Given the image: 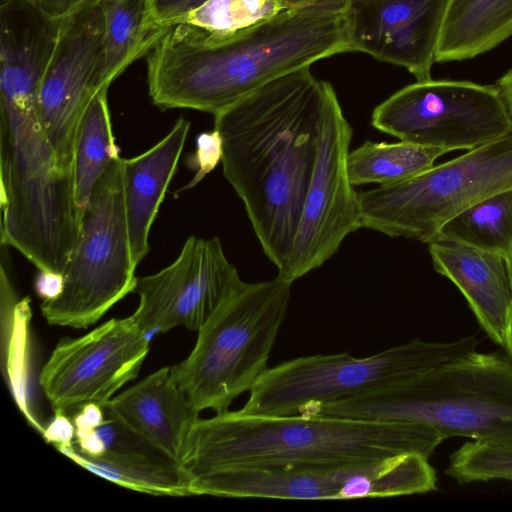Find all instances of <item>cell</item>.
I'll return each instance as SVG.
<instances>
[{
	"instance_id": "cell-1",
	"label": "cell",
	"mask_w": 512,
	"mask_h": 512,
	"mask_svg": "<svg viewBox=\"0 0 512 512\" xmlns=\"http://www.w3.org/2000/svg\"><path fill=\"white\" fill-rule=\"evenodd\" d=\"M330 86L305 67L214 115V129L222 140L223 174L278 272L287 263L299 226Z\"/></svg>"
},
{
	"instance_id": "cell-2",
	"label": "cell",
	"mask_w": 512,
	"mask_h": 512,
	"mask_svg": "<svg viewBox=\"0 0 512 512\" xmlns=\"http://www.w3.org/2000/svg\"><path fill=\"white\" fill-rule=\"evenodd\" d=\"M347 0H318L225 38L178 23L147 54L152 103L218 114L266 83L349 52Z\"/></svg>"
},
{
	"instance_id": "cell-3",
	"label": "cell",
	"mask_w": 512,
	"mask_h": 512,
	"mask_svg": "<svg viewBox=\"0 0 512 512\" xmlns=\"http://www.w3.org/2000/svg\"><path fill=\"white\" fill-rule=\"evenodd\" d=\"M446 438L418 423L241 410L200 417L181 460L190 477L247 466L378 460L406 453L429 458Z\"/></svg>"
},
{
	"instance_id": "cell-4",
	"label": "cell",
	"mask_w": 512,
	"mask_h": 512,
	"mask_svg": "<svg viewBox=\"0 0 512 512\" xmlns=\"http://www.w3.org/2000/svg\"><path fill=\"white\" fill-rule=\"evenodd\" d=\"M303 414L401 421L446 439L512 441V363L500 353L471 352L398 385L315 405Z\"/></svg>"
},
{
	"instance_id": "cell-5",
	"label": "cell",
	"mask_w": 512,
	"mask_h": 512,
	"mask_svg": "<svg viewBox=\"0 0 512 512\" xmlns=\"http://www.w3.org/2000/svg\"><path fill=\"white\" fill-rule=\"evenodd\" d=\"M1 244L38 270L62 273L76 244L82 208L73 173L62 170L36 102L0 101Z\"/></svg>"
},
{
	"instance_id": "cell-6",
	"label": "cell",
	"mask_w": 512,
	"mask_h": 512,
	"mask_svg": "<svg viewBox=\"0 0 512 512\" xmlns=\"http://www.w3.org/2000/svg\"><path fill=\"white\" fill-rule=\"evenodd\" d=\"M291 287L279 275L268 281L244 282L198 330L189 356L171 369L199 413L228 410L267 370Z\"/></svg>"
},
{
	"instance_id": "cell-7",
	"label": "cell",
	"mask_w": 512,
	"mask_h": 512,
	"mask_svg": "<svg viewBox=\"0 0 512 512\" xmlns=\"http://www.w3.org/2000/svg\"><path fill=\"white\" fill-rule=\"evenodd\" d=\"M478 342L473 335L451 342L413 339L363 358L348 353L294 358L267 368L240 410L294 415L315 405L389 388L476 351Z\"/></svg>"
},
{
	"instance_id": "cell-8",
	"label": "cell",
	"mask_w": 512,
	"mask_h": 512,
	"mask_svg": "<svg viewBox=\"0 0 512 512\" xmlns=\"http://www.w3.org/2000/svg\"><path fill=\"white\" fill-rule=\"evenodd\" d=\"M512 187V130L408 181L358 193L361 226L426 244L461 210Z\"/></svg>"
},
{
	"instance_id": "cell-9",
	"label": "cell",
	"mask_w": 512,
	"mask_h": 512,
	"mask_svg": "<svg viewBox=\"0 0 512 512\" xmlns=\"http://www.w3.org/2000/svg\"><path fill=\"white\" fill-rule=\"evenodd\" d=\"M124 158L115 159L82 209L76 244L62 271L59 297L42 301L52 325L85 328L133 292V263L124 199Z\"/></svg>"
},
{
	"instance_id": "cell-10",
	"label": "cell",
	"mask_w": 512,
	"mask_h": 512,
	"mask_svg": "<svg viewBox=\"0 0 512 512\" xmlns=\"http://www.w3.org/2000/svg\"><path fill=\"white\" fill-rule=\"evenodd\" d=\"M371 124L400 141L445 153L474 150L512 130L496 84L459 80L409 84L374 109Z\"/></svg>"
},
{
	"instance_id": "cell-11",
	"label": "cell",
	"mask_w": 512,
	"mask_h": 512,
	"mask_svg": "<svg viewBox=\"0 0 512 512\" xmlns=\"http://www.w3.org/2000/svg\"><path fill=\"white\" fill-rule=\"evenodd\" d=\"M352 135L331 85L323 105L317 158L299 226L287 263L277 274L292 284L323 265L346 236L362 227L358 193L347 171Z\"/></svg>"
},
{
	"instance_id": "cell-12",
	"label": "cell",
	"mask_w": 512,
	"mask_h": 512,
	"mask_svg": "<svg viewBox=\"0 0 512 512\" xmlns=\"http://www.w3.org/2000/svg\"><path fill=\"white\" fill-rule=\"evenodd\" d=\"M104 16L87 0L62 17L37 96V115L59 167L73 173L78 124L102 82Z\"/></svg>"
},
{
	"instance_id": "cell-13",
	"label": "cell",
	"mask_w": 512,
	"mask_h": 512,
	"mask_svg": "<svg viewBox=\"0 0 512 512\" xmlns=\"http://www.w3.org/2000/svg\"><path fill=\"white\" fill-rule=\"evenodd\" d=\"M147 336L130 316L61 340L39 377L54 412L68 415L88 403L106 404L138 375L149 351Z\"/></svg>"
},
{
	"instance_id": "cell-14",
	"label": "cell",
	"mask_w": 512,
	"mask_h": 512,
	"mask_svg": "<svg viewBox=\"0 0 512 512\" xmlns=\"http://www.w3.org/2000/svg\"><path fill=\"white\" fill-rule=\"evenodd\" d=\"M243 283L218 237L191 235L170 265L136 278L139 305L131 317L148 335L177 326L198 331Z\"/></svg>"
},
{
	"instance_id": "cell-15",
	"label": "cell",
	"mask_w": 512,
	"mask_h": 512,
	"mask_svg": "<svg viewBox=\"0 0 512 512\" xmlns=\"http://www.w3.org/2000/svg\"><path fill=\"white\" fill-rule=\"evenodd\" d=\"M193 495L287 500L377 498V460L280 464L221 469L195 475Z\"/></svg>"
},
{
	"instance_id": "cell-16",
	"label": "cell",
	"mask_w": 512,
	"mask_h": 512,
	"mask_svg": "<svg viewBox=\"0 0 512 512\" xmlns=\"http://www.w3.org/2000/svg\"><path fill=\"white\" fill-rule=\"evenodd\" d=\"M449 0H347L349 52L406 68L417 81L431 78Z\"/></svg>"
},
{
	"instance_id": "cell-17",
	"label": "cell",
	"mask_w": 512,
	"mask_h": 512,
	"mask_svg": "<svg viewBox=\"0 0 512 512\" xmlns=\"http://www.w3.org/2000/svg\"><path fill=\"white\" fill-rule=\"evenodd\" d=\"M428 250L436 272L454 283L482 329L503 346L512 310L511 258L450 241H432Z\"/></svg>"
},
{
	"instance_id": "cell-18",
	"label": "cell",
	"mask_w": 512,
	"mask_h": 512,
	"mask_svg": "<svg viewBox=\"0 0 512 512\" xmlns=\"http://www.w3.org/2000/svg\"><path fill=\"white\" fill-rule=\"evenodd\" d=\"M103 406L179 463L200 414L178 385L171 367L148 375Z\"/></svg>"
},
{
	"instance_id": "cell-19",
	"label": "cell",
	"mask_w": 512,
	"mask_h": 512,
	"mask_svg": "<svg viewBox=\"0 0 512 512\" xmlns=\"http://www.w3.org/2000/svg\"><path fill=\"white\" fill-rule=\"evenodd\" d=\"M190 129L183 117L147 151L124 158V199L133 263L149 252L148 237L165 193L173 178Z\"/></svg>"
},
{
	"instance_id": "cell-20",
	"label": "cell",
	"mask_w": 512,
	"mask_h": 512,
	"mask_svg": "<svg viewBox=\"0 0 512 512\" xmlns=\"http://www.w3.org/2000/svg\"><path fill=\"white\" fill-rule=\"evenodd\" d=\"M512 36V0H449L435 62L475 58Z\"/></svg>"
},
{
	"instance_id": "cell-21",
	"label": "cell",
	"mask_w": 512,
	"mask_h": 512,
	"mask_svg": "<svg viewBox=\"0 0 512 512\" xmlns=\"http://www.w3.org/2000/svg\"><path fill=\"white\" fill-rule=\"evenodd\" d=\"M104 16L102 82L110 84L134 61L147 55L169 28L154 25L148 0H100Z\"/></svg>"
},
{
	"instance_id": "cell-22",
	"label": "cell",
	"mask_w": 512,
	"mask_h": 512,
	"mask_svg": "<svg viewBox=\"0 0 512 512\" xmlns=\"http://www.w3.org/2000/svg\"><path fill=\"white\" fill-rule=\"evenodd\" d=\"M108 88L102 87L94 95L77 128L73 177L76 201L82 209L87 205L97 181L110 164L120 157L112 131Z\"/></svg>"
},
{
	"instance_id": "cell-23",
	"label": "cell",
	"mask_w": 512,
	"mask_h": 512,
	"mask_svg": "<svg viewBox=\"0 0 512 512\" xmlns=\"http://www.w3.org/2000/svg\"><path fill=\"white\" fill-rule=\"evenodd\" d=\"M444 151L413 143L366 141L347 155V171L353 186L376 183L390 186L415 178L431 169Z\"/></svg>"
},
{
	"instance_id": "cell-24",
	"label": "cell",
	"mask_w": 512,
	"mask_h": 512,
	"mask_svg": "<svg viewBox=\"0 0 512 512\" xmlns=\"http://www.w3.org/2000/svg\"><path fill=\"white\" fill-rule=\"evenodd\" d=\"M436 240L465 244L512 259V187L461 210L442 225Z\"/></svg>"
},
{
	"instance_id": "cell-25",
	"label": "cell",
	"mask_w": 512,
	"mask_h": 512,
	"mask_svg": "<svg viewBox=\"0 0 512 512\" xmlns=\"http://www.w3.org/2000/svg\"><path fill=\"white\" fill-rule=\"evenodd\" d=\"M59 451L86 470L124 488L153 495H192L191 477L179 462L142 463L94 458L81 453L74 444Z\"/></svg>"
},
{
	"instance_id": "cell-26",
	"label": "cell",
	"mask_w": 512,
	"mask_h": 512,
	"mask_svg": "<svg viewBox=\"0 0 512 512\" xmlns=\"http://www.w3.org/2000/svg\"><path fill=\"white\" fill-rule=\"evenodd\" d=\"M289 8L292 7L285 0H208L175 24L191 25L205 36L219 39L256 26Z\"/></svg>"
},
{
	"instance_id": "cell-27",
	"label": "cell",
	"mask_w": 512,
	"mask_h": 512,
	"mask_svg": "<svg viewBox=\"0 0 512 512\" xmlns=\"http://www.w3.org/2000/svg\"><path fill=\"white\" fill-rule=\"evenodd\" d=\"M446 474L459 483L512 481V441L466 442L451 455Z\"/></svg>"
},
{
	"instance_id": "cell-28",
	"label": "cell",
	"mask_w": 512,
	"mask_h": 512,
	"mask_svg": "<svg viewBox=\"0 0 512 512\" xmlns=\"http://www.w3.org/2000/svg\"><path fill=\"white\" fill-rule=\"evenodd\" d=\"M222 160V140L215 129L201 133L197 137L196 150L189 159V165L196 170L195 176L183 188L188 189L198 184Z\"/></svg>"
},
{
	"instance_id": "cell-29",
	"label": "cell",
	"mask_w": 512,
	"mask_h": 512,
	"mask_svg": "<svg viewBox=\"0 0 512 512\" xmlns=\"http://www.w3.org/2000/svg\"><path fill=\"white\" fill-rule=\"evenodd\" d=\"M208 0H148L152 23L161 28H169L184 15L200 7Z\"/></svg>"
},
{
	"instance_id": "cell-30",
	"label": "cell",
	"mask_w": 512,
	"mask_h": 512,
	"mask_svg": "<svg viewBox=\"0 0 512 512\" xmlns=\"http://www.w3.org/2000/svg\"><path fill=\"white\" fill-rule=\"evenodd\" d=\"M42 435L57 450L68 448L75 442V425L67 414L55 412L53 419L44 427Z\"/></svg>"
},
{
	"instance_id": "cell-31",
	"label": "cell",
	"mask_w": 512,
	"mask_h": 512,
	"mask_svg": "<svg viewBox=\"0 0 512 512\" xmlns=\"http://www.w3.org/2000/svg\"><path fill=\"white\" fill-rule=\"evenodd\" d=\"M64 288L62 273L50 270H38L35 279V291L43 301L59 297Z\"/></svg>"
},
{
	"instance_id": "cell-32",
	"label": "cell",
	"mask_w": 512,
	"mask_h": 512,
	"mask_svg": "<svg viewBox=\"0 0 512 512\" xmlns=\"http://www.w3.org/2000/svg\"><path fill=\"white\" fill-rule=\"evenodd\" d=\"M87 0H41L45 9L55 17L62 18Z\"/></svg>"
},
{
	"instance_id": "cell-33",
	"label": "cell",
	"mask_w": 512,
	"mask_h": 512,
	"mask_svg": "<svg viewBox=\"0 0 512 512\" xmlns=\"http://www.w3.org/2000/svg\"><path fill=\"white\" fill-rule=\"evenodd\" d=\"M508 107L512 119V68L509 69L496 83Z\"/></svg>"
},
{
	"instance_id": "cell-34",
	"label": "cell",
	"mask_w": 512,
	"mask_h": 512,
	"mask_svg": "<svg viewBox=\"0 0 512 512\" xmlns=\"http://www.w3.org/2000/svg\"><path fill=\"white\" fill-rule=\"evenodd\" d=\"M503 346L506 349L507 356L512 363V310L507 324Z\"/></svg>"
},
{
	"instance_id": "cell-35",
	"label": "cell",
	"mask_w": 512,
	"mask_h": 512,
	"mask_svg": "<svg viewBox=\"0 0 512 512\" xmlns=\"http://www.w3.org/2000/svg\"><path fill=\"white\" fill-rule=\"evenodd\" d=\"M285 1L291 7H299V6H304V5L314 3L318 0H285Z\"/></svg>"
},
{
	"instance_id": "cell-36",
	"label": "cell",
	"mask_w": 512,
	"mask_h": 512,
	"mask_svg": "<svg viewBox=\"0 0 512 512\" xmlns=\"http://www.w3.org/2000/svg\"><path fill=\"white\" fill-rule=\"evenodd\" d=\"M511 267H512V259H511Z\"/></svg>"
}]
</instances>
